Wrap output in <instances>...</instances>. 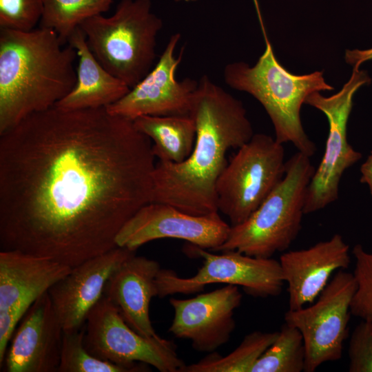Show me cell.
Listing matches in <instances>:
<instances>
[{
	"label": "cell",
	"mask_w": 372,
	"mask_h": 372,
	"mask_svg": "<svg viewBox=\"0 0 372 372\" xmlns=\"http://www.w3.org/2000/svg\"><path fill=\"white\" fill-rule=\"evenodd\" d=\"M150 0H121L110 17L99 14L80 28L98 61L130 89L152 69L162 20Z\"/></svg>",
	"instance_id": "6"
},
{
	"label": "cell",
	"mask_w": 372,
	"mask_h": 372,
	"mask_svg": "<svg viewBox=\"0 0 372 372\" xmlns=\"http://www.w3.org/2000/svg\"><path fill=\"white\" fill-rule=\"evenodd\" d=\"M360 182L367 186L372 197V152L360 167Z\"/></svg>",
	"instance_id": "30"
},
{
	"label": "cell",
	"mask_w": 372,
	"mask_h": 372,
	"mask_svg": "<svg viewBox=\"0 0 372 372\" xmlns=\"http://www.w3.org/2000/svg\"><path fill=\"white\" fill-rule=\"evenodd\" d=\"M372 59V48L367 50H347L345 53V60L347 63L358 69L360 65Z\"/></svg>",
	"instance_id": "29"
},
{
	"label": "cell",
	"mask_w": 372,
	"mask_h": 372,
	"mask_svg": "<svg viewBox=\"0 0 372 372\" xmlns=\"http://www.w3.org/2000/svg\"><path fill=\"white\" fill-rule=\"evenodd\" d=\"M114 0H43L40 27L53 30L65 43L87 19L108 11Z\"/></svg>",
	"instance_id": "23"
},
{
	"label": "cell",
	"mask_w": 372,
	"mask_h": 372,
	"mask_svg": "<svg viewBox=\"0 0 372 372\" xmlns=\"http://www.w3.org/2000/svg\"><path fill=\"white\" fill-rule=\"evenodd\" d=\"M350 372H372V322L363 320L354 329L349 340Z\"/></svg>",
	"instance_id": "28"
},
{
	"label": "cell",
	"mask_w": 372,
	"mask_h": 372,
	"mask_svg": "<svg viewBox=\"0 0 372 372\" xmlns=\"http://www.w3.org/2000/svg\"><path fill=\"white\" fill-rule=\"evenodd\" d=\"M371 81L366 71L353 68L349 80L338 93L325 97L315 92L305 99L304 103L325 114L329 129L323 156L307 187L304 214L321 210L335 202L344 173L362 157L349 143L347 123L355 93Z\"/></svg>",
	"instance_id": "9"
},
{
	"label": "cell",
	"mask_w": 372,
	"mask_h": 372,
	"mask_svg": "<svg viewBox=\"0 0 372 372\" xmlns=\"http://www.w3.org/2000/svg\"><path fill=\"white\" fill-rule=\"evenodd\" d=\"M283 144L265 134H254L227 163L216 186L217 209L231 226L242 223L282 180Z\"/></svg>",
	"instance_id": "7"
},
{
	"label": "cell",
	"mask_w": 372,
	"mask_h": 372,
	"mask_svg": "<svg viewBox=\"0 0 372 372\" xmlns=\"http://www.w3.org/2000/svg\"><path fill=\"white\" fill-rule=\"evenodd\" d=\"M315 169L309 156L294 154L286 161L280 183L246 220L231 226L226 240L214 251L236 250L269 258L287 250L302 228L307 187Z\"/></svg>",
	"instance_id": "5"
},
{
	"label": "cell",
	"mask_w": 372,
	"mask_h": 372,
	"mask_svg": "<svg viewBox=\"0 0 372 372\" xmlns=\"http://www.w3.org/2000/svg\"><path fill=\"white\" fill-rule=\"evenodd\" d=\"M84 344L94 356L133 372L146 371L147 365L161 372H181L185 365L172 341L138 333L104 295L87 316Z\"/></svg>",
	"instance_id": "8"
},
{
	"label": "cell",
	"mask_w": 372,
	"mask_h": 372,
	"mask_svg": "<svg viewBox=\"0 0 372 372\" xmlns=\"http://www.w3.org/2000/svg\"><path fill=\"white\" fill-rule=\"evenodd\" d=\"M63 329L48 292L20 320L1 368L7 372H58Z\"/></svg>",
	"instance_id": "15"
},
{
	"label": "cell",
	"mask_w": 372,
	"mask_h": 372,
	"mask_svg": "<svg viewBox=\"0 0 372 372\" xmlns=\"http://www.w3.org/2000/svg\"><path fill=\"white\" fill-rule=\"evenodd\" d=\"M72 267L16 250L0 251V311L33 302L67 276Z\"/></svg>",
	"instance_id": "19"
},
{
	"label": "cell",
	"mask_w": 372,
	"mask_h": 372,
	"mask_svg": "<svg viewBox=\"0 0 372 372\" xmlns=\"http://www.w3.org/2000/svg\"><path fill=\"white\" fill-rule=\"evenodd\" d=\"M161 269L157 261L135 254L112 273L103 291L126 323L145 337L158 335L149 311L151 300L157 296L156 278Z\"/></svg>",
	"instance_id": "18"
},
{
	"label": "cell",
	"mask_w": 372,
	"mask_h": 372,
	"mask_svg": "<svg viewBox=\"0 0 372 372\" xmlns=\"http://www.w3.org/2000/svg\"><path fill=\"white\" fill-rule=\"evenodd\" d=\"M192 251L203 259V265L189 278L161 269L156 278L158 298L200 292L206 285L215 283L241 287L257 298L277 296L282 291L285 280L280 262L272 258H256L236 250L215 254L194 245Z\"/></svg>",
	"instance_id": "10"
},
{
	"label": "cell",
	"mask_w": 372,
	"mask_h": 372,
	"mask_svg": "<svg viewBox=\"0 0 372 372\" xmlns=\"http://www.w3.org/2000/svg\"><path fill=\"white\" fill-rule=\"evenodd\" d=\"M278 331H253L230 353H211L199 362L185 365L181 372H251V369L276 339Z\"/></svg>",
	"instance_id": "22"
},
{
	"label": "cell",
	"mask_w": 372,
	"mask_h": 372,
	"mask_svg": "<svg viewBox=\"0 0 372 372\" xmlns=\"http://www.w3.org/2000/svg\"><path fill=\"white\" fill-rule=\"evenodd\" d=\"M254 2L265 50L253 67L244 62L227 64L223 70L225 82L233 89L250 94L262 104L273 125L278 142L291 143L298 152L311 157L316 147L303 129L301 106L311 93L333 87L325 82L322 72L294 75L280 64L265 31L258 1Z\"/></svg>",
	"instance_id": "4"
},
{
	"label": "cell",
	"mask_w": 372,
	"mask_h": 372,
	"mask_svg": "<svg viewBox=\"0 0 372 372\" xmlns=\"http://www.w3.org/2000/svg\"><path fill=\"white\" fill-rule=\"evenodd\" d=\"M242 298L238 287L233 285L189 299L172 298L174 318L168 331L191 340L197 351L213 353L230 339L236 327L234 311Z\"/></svg>",
	"instance_id": "14"
},
{
	"label": "cell",
	"mask_w": 372,
	"mask_h": 372,
	"mask_svg": "<svg viewBox=\"0 0 372 372\" xmlns=\"http://www.w3.org/2000/svg\"><path fill=\"white\" fill-rule=\"evenodd\" d=\"M136 129L148 136L159 161L181 163L191 154L196 140V125L190 116H141Z\"/></svg>",
	"instance_id": "21"
},
{
	"label": "cell",
	"mask_w": 372,
	"mask_h": 372,
	"mask_svg": "<svg viewBox=\"0 0 372 372\" xmlns=\"http://www.w3.org/2000/svg\"><path fill=\"white\" fill-rule=\"evenodd\" d=\"M136 253L116 247L73 267L48 290L52 306L64 331L78 330L85 323L92 307L103 295L112 273Z\"/></svg>",
	"instance_id": "16"
},
{
	"label": "cell",
	"mask_w": 372,
	"mask_h": 372,
	"mask_svg": "<svg viewBox=\"0 0 372 372\" xmlns=\"http://www.w3.org/2000/svg\"><path fill=\"white\" fill-rule=\"evenodd\" d=\"M279 262L288 286L289 309H299L316 300L335 271L349 267V246L335 234L307 249L285 252Z\"/></svg>",
	"instance_id": "17"
},
{
	"label": "cell",
	"mask_w": 372,
	"mask_h": 372,
	"mask_svg": "<svg viewBox=\"0 0 372 372\" xmlns=\"http://www.w3.org/2000/svg\"><path fill=\"white\" fill-rule=\"evenodd\" d=\"M150 138L106 108L32 114L0 134V249L72 268L118 247L152 202Z\"/></svg>",
	"instance_id": "1"
},
{
	"label": "cell",
	"mask_w": 372,
	"mask_h": 372,
	"mask_svg": "<svg viewBox=\"0 0 372 372\" xmlns=\"http://www.w3.org/2000/svg\"><path fill=\"white\" fill-rule=\"evenodd\" d=\"M85 325L64 331L58 372H132L129 368L99 359L84 344Z\"/></svg>",
	"instance_id": "25"
},
{
	"label": "cell",
	"mask_w": 372,
	"mask_h": 372,
	"mask_svg": "<svg viewBox=\"0 0 372 372\" xmlns=\"http://www.w3.org/2000/svg\"><path fill=\"white\" fill-rule=\"evenodd\" d=\"M230 228L218 211L193 215L168 204L150 202L125 223L116 237V244L137 250L154 240L176 238L214 251L226 240Z\"/></svg>",
	"instance_id": "12"
},
{
	"label": "cell",
	"mask_w": 372,
	"mask_h": 372,
	"mask_svg": "<svg viewBox=\"0 0 372 372\" xmlns=\"http://www.w3.org/2000/svg\"><path fill=\"white\" fill-rule=\"evenodd\" d=\"M68 42L77 52L76 83L56 107L64 110L106 108L130 91L123 81L110 74L95 58L80 28Z\"/></svg>",
	"instance_id": "20"
},
{
	"label": "cell",
	"mask_w": 372,
	"mask_h": 372,
	"mask_svg": "<svg viewBox=\"0 0 372 372\" xmlns=\"http://www.w3.org/2000/svg\"><path fill=\"white\" fill-rule=\"evenodd\" d=\"M43 0H0V28L29 31L40 22Z\"/></svg>",
	"instance_id": "27"
},
{
	"label": "cell",
	"mask_w": 372,
	"mask_h": 372,
	"mask_svg": "<svg viewBox=\"0 0 372 372\" xmlns=\"http://www.w3.org/2000/svg\"><path fill=\"white\" fill-rule=\"evenodd\" d=\"M352 253L355 258L353 274L356 289L351 303V313L372 322V251H367L357 244Z\"/></svg>",
	"instance_id": "26"
},
{
	"label": "cell",
	"mask_w": 372,
	"mask_h": 372,
	"mask_svg": "<svg viewBox=\"0 0 372 372\" xmlns=\"http://www.w3.org/2000/svg\"><path fill=\"white\" fill-rule=\"evenodd\" d=\"M186 1V2H189V1H197V0H175V1Z\"/></svg>",
	"instance_id": "31"
},
{
	"label": "cell",
	"mask_w": 372,
	"mask_h": 372,
	"mask_svg": "<svg viewBox=\"0 0 372 372\" xmlns=\"http://www.w3.org/2000/svg\"><path fill=\"white\" fill-rule=\"evenodd\" d=\"M305 357L301 333L285 322L276 339L256 361L251 372L304 371Z\"/></svg>",
	"instance_id": "24"
},
{
	"label": "cell",
	"mask_w": 372,
	"mask_h": 372,
	"mask_svg": "<svg viewBox=\"0 0 372 372\" xmlns=\"http://www.w3.org/2000/svg\"><path fill=\"white\" fill-rule=\"evenodd\" d=\"M190 116L196 125L193 150L181 163H156L152 202L193 215L209 214L218 211L216 186L227 152L240 148L254 134L242 102L207 75L198 81Z\"/></svg>",
	"instance_id": "2"
},
{
	"label": "cell",
	"mask_w": 372,
	"mask_h": 372,
	"mask_svg": "<svg viewBox=\"0 0 372 372\" xmlns=\"http://www.w3.org/2000/svg\"><path fill=\"white\" fill-rule=\"evenodd\" d=\"M355 289L353 274L339 270L316 302L285 313V322L302 335L306 354L304 371L313 372L323 363L342 358Z\"/></svg>",
	"instance_id": "11"
},
{
	"label": "cell",
	"mask_w": 372,
	"mask_h": 372,
	"mask_svg": "<svg viewBox=\"0 0 372 372\" xmlns=\"http://www.w3.org/2000/svg\"><path fill=\"white\" fill-rule=\"evenodd\" d=\"M51 29L0 28V134L47 110L76 83L75 48Z\"/></svg>",
	"instance_id": "3"
},
{
	"label": "cell",
	"mask_w": 372,
	"mask_h": 372,
	"mask_svg": "<svg viewBox=\"0 0 372 372\" xmlns=\"http://www.w3.org/2000/svg\"><path fill=\"white\" fill-rule=\"evenodd\" d=\"M180 34L172 35L157 63L120 100L106 107L114 115L134 121L141 116H190L198 81H178L176 72L183 50L176 56Z\"/></svg>",
	"instance_id": "13"
}]
</instances>
